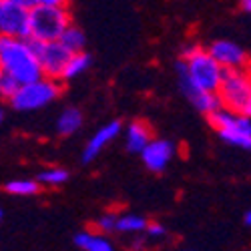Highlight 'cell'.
Returning a JSON list of instances; mask_svg holds the SVG:
<instances>
[{
    "mask_svg": "<svg viewBox=\"0 0 251 251\" xmlns=\"http://www.w3.org/2000/svg\"><path fill=\"white\" fill-rule=\"evenodd\" d=\"M175 69L179 75V87H193L209 93H217L225 73L211 52L197 45H189L181 50V60Z\"/></svg>",
    "mask_w": 251,
    "mask_h": 251,
    "instance_id": "6da1fadb",
    "label": "cell"
},
{
    "mask_svg": "<svg viewBox=\"0 0 251 251\" xmlns=\"http://www.w3.org/2000/svg\"><path fill=\"white\" fill-rule=\"evenodd\" d=\"M0 71L14 76L20 85L43 76L32 38L0 34Z\"/></svg>",
    "mask_w": 251,
    "mask_h": 251,
    "instance_id": "7a4b0ae2",
    "label": "cell"
},
{
    "mask_svg": "<svg viewBox=\"0 0 251 251\" xmlns=\"http://www.w3.org/2000/svg\"><path fill=\"white\" fill-rule=\"evenodd\" d=\"M73 25L69 6H32L28 8V38L36 43L58 40L65 28Z\"/></svg>",
    "mask_w": 251,
    "mask_h": 251,
    "instance_id": "3957f363",
    "label": "cell"
},
{
    "mask_svg": "<svg viewBox=\"0 0 251 251\" xmlns=\"http://www.w3.org/2000/svg\"><path fill=\"white\" fill-rule=\"evenodd\" d=\"M60 91H62V80L40 76L20 85L8 102L16 111H38L54 102L60 97Z\"/></svg>",
    "mask_w": 251,
    "mask_h": 251,
    "instance_id": "277c9868",
    "label": "cell"
},
{
    "mask_svg": "<svg viewBox=\"0 0 251 251\" xmlns=\"http://www.w3.org/2000/svg\"><path fill=\"white\" fill-rule=\"evenodd\" d=\"M207 117H209L211 127L219 133V137L225 143L239 147V149H245V151H251V119L247 115L219 107L217 111H213Z\"/></svg>",
    "mask_w": 251,
    "mask_h": 251,
    "instance_id": "5b68a950",
    "label": "cell"
},
{
    "mask_svg": "<svg viewBox=\"0 0 251 251\" xmlns=\"http://www.w3.org/2000/svg\"><path fill=\"white\" fill-rule=\"evenodd\" d=\"M217 97L221 100V107L243 113L245 104L251 99V65L245 69L225 71L221 85L217 89Z\"/></svg>",
    "mask_w": 251,
    "mask_h": 251,
    "instance_id": "8992f818",
    "label": "cell"
},
{
    "mask_svg": "<svg viewBox=\"0 0 251 251\" xmlns=\"http://www.w3.org/2000/svg\"><path fill=\"white\" fill-rule=\"evenodd\" d=\"M32 43H34V50L38 56V65H40V71H43V76L60 80L62 71H65L73 52L60 40H49V43H36V40H32Z\"/></svg>",
    "mask_w": 251,
    "mask_h": 251,
    "instance_id": "52a82bcc",
    "label": "cell"
},
{
    "mask_svg": "<svg viewBox=\"0 0 251 251\" xmlns=\"http://www.w3.org/2000/svg\"><path fill=\"white\" fill-rule=\"evenodd\" d=\"M0 34L28 36V8L16 0H0Z\"/></svg>",
    "mask_w": 251,
    "mask_h": 251,
    "instance_id": "ba28073f",
    "label": "cell"
},
{
    "mask_svg": "<svg viewBox=\"0 0 251 251\" xmlns=\"http://www.w3.org/2000/svg\"><path fill=\"white\" fill-rule=\"evenodd\" d=\"M207 50L211 52V56L219 62L225 71L245 69V67L251 65V58L247 56V52L239 45L231 43V40H215V43L209 45Z\"/></svg>",
    "mask_w": 251,
    "mask_h": 251,
    "instance_id": "9c48e42d",
    "label": "cell"
},
{
    "mask_svg": "<svg viewBox=\"0 0 251 251\" xmlns=\"http://www.w3.org/2000/svg\"><path fill=\"white\" fill-rule=\"evenodd\" d=\"M139 155L149 171L161 173V171H165V167L171 163V159L175 155V145L167 139H151L147 143V147Z\"/></svg>",
    "mask_w": 251,
    "mask_h": 251,
    "instance_id": "30bf717a",
    "label": "cell"
},
{
    "mask_svg": "<svg viewBox=\"0 0 251 251\" xmlns=\"http://www.w3.org/2000/svg\"><path fill=\"white\" fill-rule=\"evenodd\" d=\"M119 133H121V123L119 121H111L107 125H102V127L89 139L85 151H82V163L95 161L102 153V149L107 147V145H111L119 137Z\"/></svg>",
    "mask_w": 251,
    "mask_h": 251,
    "instance_id": "8fae6325",
    "label": "cell"
},
{
    "mask_svg": "<svg viewBox=\"0 0 251 251\" xmlns=\"http://www.w3.org/2000/svg\"><path fill=\"white\" fill-rule=\"evenodd\" d=\"M181 93L189 99V102L199 111V113H205V115H211L213 111H217L221 107V100L217 97V93H209V91H199V89H193V87H179Z\"/></svg>",
    "mask_w": 251,
    "mask_h": 251,
    "instance_id": "7c38bea8",
    "label": "cell"
},
{
    "mask_svg": "<svg viewBox=\"0 0 251 251\" xmlns=\"http://www.w3.org/2000/svg\"><path fill=\"white\" fill-rule=\"evenodd\" d=\"M151 139H153V133L149 129V125L143 121H133L127 127V131H125V145H127V149L131 153H141Z\"/></svg>",
    "mask_w": 251,
    "mask_h": 251,
    "instance_id": "4fadbf2b",
    "label": "cell"
},
{
    "mask_svg": "<svg viewBox=\"0 0 251 251\" xmlns=\"http://www.w3.org/2000/svg\"><path fill=\"white\" fill-rule=\"evenodd\" d=\"M82 123H85V117H82V113L76 107H69V109H65V111L58 115L56 131L62 137H71V135H75L82 127Z\"/></svg>",
    "mask_w": 251,
    "mask_h": 251,
    "instance_id": "5bb4252c",
    "label": "cell"
},
{
    "mask_svg": "<svg viewBox=\"0 0 251 251\" xmlns=\"http://www.w3.org/2000/svg\"><path fill=\"white\" fill-rule=\"evenodd\" d=\"M91 62H93V58H91V54H87L85 50L73 52L71 58H69V62H67V67H65V71H62L60 80L65 82V80H73V78L80 76L82 73H87V71H89Z\"/></svg>",
    "mask_w": 251,
    "mask_h": 251,
    "instance_id": "9a60e30c",
    "label": "cell"
},
{
    "mask_svg": "<svg viewBox=\"0 0 251 251\" xmlns=\"http://www.w3.org/2000/svg\"><path fill=\"white\" fill-rule=\"evenodd\" d=\"M58 40L71 52H80V50H85V47H87V34H85V30H82L80 26H76L75 23L65 28V32L60 34Z\"/></svg>",
    "mask_w": 251,
    "mask_h": 251,
    "instance_id": "2e32d148",
    "label": "cell"
},
{
    "mask_svg": "<svg viewBox=\"0 0 251 251\" xmlns=\"http://www.w3.org/2000/svg\"><path fill=\"white\" fill-rule=\"evenodd\" d=\"M147 227V219L141 215H121L117 219V231L127 235H139Z\"/></svg>",
    "mask_w": 251,
    "mask_h": 251,
    "instance_id": "e0dca14e",
    "label": "cell"
},
{
    "mask_svg": "<svg viewBox=\"0 0 251 251\" xmlns=\"http://www.w3.org/2000/svg\"><path fill=\"white\" fill-rule=\"evenodd\" d=\"M4 189L16 197H30V195L38 193L40 187H38V181H32V179H14V181L6 183Z\"/></svg>",
    "mask_w": 251,
    "mask_h": 251,
    "instance_id": "ac0fdd59",
    "label": "cell"
},
{
    "mask_svg": "<svg viewBox=\"0 0 251 251\" xmlns=\"http://www.w3.org/2000/svg\"><path fill=\"white\" fill-rule=\"evenodd\" d=\"M69 179V171L60 169V167H52L38 175V185H47V187H58L62 183H67Z\"/></svg>",
    "mask_w": 251,
    "mask_h": 251,
    "instance_id": "d6986e66",
    "label": "cell"
},
{
    "mask_svg": "<svg viewBox=\"0 0 251 251\" xmlns=\"http://www.w3.org/2000/svg\"><path fill=\"white\" fill-rule=\"evenodd\" d=\"M18 87H20V82L14 76L0 73V100H10L12 95L18 91Z\"/></svg>",
    "mask_w": 251,
    "mask_h": 251,
    "instance_id": "ffe728a7",
    "label": "cell"
},
{
    "mask_svg": "<svg viewBox=\"0 0 251 251\" xmlns=\"http://www.w3.org/2000/svg\"><path fill=\"white\" fill-rule=\"evenodd\" d=\"M85 251H115L113 243L107 239V237H102V235H93L91 241L87 243Z\"/></svg>",
    "mask_w": 251,
    "mask_h": 251,
    "instance_id": "44dd1931",
    "label": "cell"
},
{
    "mask_svg": "<svg viewBox=\"0 0 251 251\" xmlns=\"http://www.w3.org/2000/svg\"><path fill=\"white\" fill-rule=\"evenodd\" d=\"M117 219H119V215H115V213L102 215V217L97 221L99 231H102V233H113V231H117Z\"/></svg>",
    "mask_w": 251,
    "mask_h": 251,
    "instance_id": "7402d4cb",
    "label": "cell"
},
{
    "mask_svg": "<svg viewBox=\"0 0 251 251\" xmlns=\"http://www.w3.org/2000/svg\"><path fill=\"white\" fill-rule=\"evenodd\" d=\"M16 2L25 4L26 8H32V6H69V0H16Z\"/></svg>",
    "mask_w": 251,
    "mask_h": 251,
    "instance_id": "603a6c76",
    "label": "cell"
},
{
    "mask_svg": "<svg viewBox=\"0 0 251 251\" xmlns=\"http://www.w3.org/2000/svg\"><path fill=\"white\" fill-rule=\"evenodd\" d=\"M145 233H147L149 239H163L167 235V229L161 223H147V227H145Z\"/></svg>",
    "mask_w": 251,
    "mask_h": 251,
    "instance_id": "cb8c5ba5",
    "label": "cell"
},
{
    "mask_svg": "<svg viewBox=\"0 0 251 251\" xmlns=\"http://www.w3.org/2000/svg\"><path fill=\"white\" fill-rule=\"evenodd\" d=\"M91 237H93V233H91V231H78V233L75 235V245L85 251V247H87V243L91 241Z\"/></svg>",
    "mask_w": 251,
    "mask_h": 251,
    "instance_id": "d4e9b609",
    "label": "cell"
},
{
    "mask_svg": "<svg viewBox=\"0 0 251 251\" xmlns=\"http://www.w3.org/2000/svg\"><path fill=\"white\" fill-rule=\"evenodd\" d=\"M241 10L251 14V0H241Z\"/></svg>",
    "mask_w": 251,
    "mask_h": 251,
    "instance_id": "484cf974",
    "label": "cell"
},
{
    "mask_svg": "<svg viewBox=\"0 0 251 251\" xmlns=\"http://www.w3.org/2000/svg\"><path fill=\"white\" fill-rule=\"evenodd\" d=\"M243 115H247V117L251 119V99H249V102L245 104V109H243Z\"/></svg>",
    "mask_w": 251,
    "mask_h": 251,
    "instance_id": "4316f807",
    "label": "cell"
},
{
    "mask_svg": "<svg viewBox=\"0 0 251 251\" xmlns=\"http://www.w3.org/2000/svg\"><path fill=\"white\" fill-rule=\"evenodd\" d=\"M245 223L251 225V211H247V215H245Z\"/></svg>",
    "mask_w": 251,
    "mask_h": 251,
    "instance_id": "83f0119b",
    "label": "cell"
},
{
    "mask_svg": "<svg viewBox=\"0 0 251 251\" xmlns=\"http://www.w3.org/2000/svg\"><path fill=\"white\" fill-rule=\"evenodd\" d=\"M2 119H4V111H2V107H0V123H2Z\"/></svg>",
    "mask_w": 251,
    "mask_h": 251,
    "instance_id": "f1b7e54d",
    "label": "cell"
},
{
    "mask_svg": "<svg viewBox=\"0 0 251 251\" xmlns=\"http://www.w3.org/2000/svg\"><path fill=\"white\" fill-rule=\"evenodd\" d=\"M0 217H2V209H0Z\"/></svg>",
    "mask_w": 251,
    "mask_h": 251,
    "instance_id": "f546056e",
    "label": "cell"
},
{
    "mask_svg": "<svg viewBox=\"0 0 251 251\" xmlns=\"http://www.w3.org/2000/svg\"><path fill=\"white\" fill-rule=\"evenodd\" d=\"M0 73H2V71H0Z\"/></svg>",
    "mask_w": 251,
    "mask_h": 251,
    "instance_id": "4dcf8cb0",
    "label": "cell"
}]
</instances>
